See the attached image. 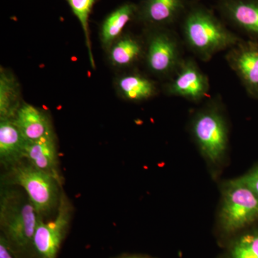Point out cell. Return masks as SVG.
<instances>
[{
    "instance_id": "cell-19",
    "label": "cell",
    "mask_w": 258,
    "mask_h": 258,
    "mask_svg": "<svg viewBox=\"0 0 258 258\" xmlns=\"http://www.w3.org/2000/svg\"><path fill=\"white\" fill-rule=\"evenodd\" d=\"M225 258H258V228L236 235L229 244Z\"/></svg>"
},
{
    "instance_id": "cell-13",
    "label": "cell",
    "mask_w": 258,
    "mask_h": 258,
    "mask_svg": "<svg viewBox=\"0 0 258 258\" xmlns=\"http://www.w3.org/2000/svg\"><path fill=\"white\" fill-rule=\"evenodd\" d=\"M27 142L14 118L0 119V161L5 169L24 160Z\"/></svg>"
},
{
    "instance_id": "cell-16",
    "label": "cell",
    "mask_w": 258,
    "mask_h": 258,
    "mask_svg": "<svg viewBox=\"0 0 258 258\" xmlns=\"http://www.w3.org/2000/svg\"><path fill=\"white\" fill-rule=\"evenodd\" d=\"M138 8L132 3H125L111 13L101 26V39L105 47H110L116 41L127 24L134 18Z\"/></svg>"
},
{
    "instance_id": "cell-24",
    "label": "cell",
    "mask_w": 258,
    "mask_h": 258,
    "mask_svg": "<svg viewBox=\"0 0 258 258\" xmlns=\"http://www.w3.org/2000/svg\"><path fill=\"white\" fill-rule=\"evenodd\" d=\"M195 1H198V0H195Z\"/></svg>"
},
{
    "instance_id": "cell-3",
    "label": "cell",
    "mask_w": 258,
    "mask_h": 258,
    "mask_svg": "<svg viewBox=\"0 0 258 258\" xmlns=\"http://www.w3.org/2000/svg\"><path fill=\"white\" fill-rule=\"evenodd\" d=\"M190 133L199 151L210 166L221 165L229 147V125L222 103L209 101L194 114Z\"/></svg>"
},
{
    "instance_id": "cell-12",
    "label": "cell",
    "mask_w": 258,
    "mask_h": 258,
    "mask_svg": "<svg viewBox=\"0 0 258 258\" xmlns=\"http://www.w3.org/2000/svg\"><path fill=\"white\" fill-rule=\"evenodd\" d=\"M187 10V0H145L140 18L152 26L165 28L176 23Z\"/></svg>"
},
{
    "instance_id": "cell-5",
    "label": "cell",
    "mask_w": 258,
    "mask_h": 258,
    "mask_svg": "<svg viewBox=\"0 0 258 258\" xmlns=\"http://www.w3.org/2000/svg\"><path fill=\"white\" fill-rule=\"evenodd\" d=\"M258 221V196L240 177L230 180L222 190L218 223L226 235H236Z\"/></svg>"
},
{
    "instance_id": "cell-21",
    "label": "cell",
    "mask_w": 258,
    "mask_h": 258,
    "mask_svg": "<svg viewBox=\"0 0 258 258\" xmlns=\"http://www.w3.org/2000/svg\"><path fill=\"white\" fill-rule=\"evenodd\" d=\"M240 178L258 196V166L251 169L249 172Z\"/></svg>"
},
{
    "instance_id": "cell-4",
    "label": "cell",
    "mask_w": 258,
    "mask_h": 258,
    "mask_svg": "<svg viewBox=\"0 0 258 258\" xmlns=\"http://www.w3.org/2000/svg\"><path fill=\"white\" fill-rule=\"evenodd\" d=\"M5 169L4 184L23 189L39 217L44 218L58 208L62 185L53 176L37 169L25 159Z\"/></svg>"
},
{
    "instance_id": "cell-10",
    "label": "cell",
    "mask_w": 258,
    "mask_h": 258,
    "mask_svg": "<svg viewBox=\"0 0 258 258\" xmlns=\"http://www.w3.org/2000/svg\"><path fill=\"white\" fill-rule=\"evenodd\" d=\"M24 159L37 169L53 176L62 185V178L53 132L37 140L27 142Z\"/></svg>"
},
{
    "instance_id": "cell-23",
    "label": "cell",
    "mask_w": 258,
    "mask_h": 258,
    "mask_svg": "<svg viewBox=\"0 0 258 258\" xmlns=\"http://www.w3.org/2000/svg\"><path fill=\"white\" fill-rule=\"evenodd\" d=\"M118 258H156L151 257V256L145 255V254H128V255H123Z\"/></svg>"
},
{
    "instance_id": "cell-20",
    "label": "cell",
    "mask_w": 258,
    "mask_h": 258,
    "mask_svg": "<svg viewBox=\"0 0 258 258\" xmlns=\"http://www.w3.org/2000/svg\"><path fill=\"white\" fill-rule=\"evenodd\" d=\"M71 9L74 12L76 18L79 19L80 23L82 26L86 38V45L88 47V53L91 64L94 68L95 62L93 60L92 50H91V38H90L89 20L90 14L92 10L93 5L96 0H67Z\"/></svg>"
},
{
    "instance_id": "cell-11",
    "label": "cell",
    "mask_w": 258,
    "mask_h": 258,
    "mask_svg": "<svg viewBox=\"0 0 258 258\" xmlns=\"http://www.w3.org/2000/svg\"><path fill=\"white\" fill-rule=\"evenodd\" d=\"M218 10L232 25L258 40V0H219Z\"/></svg>"
},
{
    "instance_id": "cell-7",
    "label": "cell",
    "mask_w": 258,
    "mask_h": 258,
    "mask_svg": "<svg viewBox=\"0 0 258 258\" xmlns=\"http://www.w3.org/2000/svg\"><path fill=\"white\" fill-rule=\"evenodd\" d=\"M145 51L148 69L160 77H172L184 60L175 34L164 28L151 33Z\"/></svg>"
},
{
    "instance_id": "cell-6",
    "label": "cell",
    "mask_w": 258,
    "mask_h": 258,
    "mask_svg": "<svg viewBox=\"0 0 258 258\" xmlns=\"http://www.w3.org/2000/svg\"><path fill=\"white\" fill-rule=\"evenodd\" d=\"M71 215L72 207L67 197L62 192L55 218L45 222L39 217L30 258H57L69 230Z\"/></svg>"
},
{
    "instance_id": "cell-14",
    "label": "cell",
    "mask_w": 258,
    "mask_h": 258,
    "mask_svg": "<svg viewBox=\"0 0 258 258\" xmlns=\"http://www.w3.org/2000/svg\"><path fill=\"white\" fill-rule=\"evenodd\" d=\"M14 119L28 142L37 140L53 132L46 114L28 103H24L20 106Z\"/></svg>"
},
{
    "instance_id": "cell-1",
    "label": "cell",
    "mask_w": 258,
    "mask_h": 258,
    "mask_svg": "<svg viewBox=\"0 0 258 258\" xmlns=\"http://www.w3.org/2000/svg\"><path fill=\"white\" fill-rule=\"evenodd\" d=\"M38 214L21 188H2L0 195L1 236L23 258H30Z\"/></svg>"
},
{
    "instance_id": "cell-15",
    "label": "cell",
    "mask_w": 258,
    "mask_h": 258,
    "mask_svg": "<svg viewBox=\"0 0 258 258\" xmlns=\"http://www.w3.org/2000/svg\"><path fill=\"white\" fill-rule=\"evenodd\" d=\"M120 96L132 102L146 101L157 93V86L152 80L139 74L121 76L117 81Z\"/></svg>"
},
{
    "instance_id": "cell-22",
    "label": "cell",
    "mask_w": 258,
    "mask_h": 258,
    "mask_svg": "<svg viewBox=\"0 0 258 258\" xmlns=\"http://www.w3.org/2000/svg\"><path fill=\"white\" fill-rule=\"evenodd\" d=\"M0 258H23L10 247L3 236H0Z\"/></svg>"
},
{
    "instance_id": "cell-18",
    "label": "cell",
    "mask_w": 258,
    "mask_h": 258,
    "mask_svg": "<svg viewBox=\"0 0 258 258\" xmlns=\"http://www.w3.org/2000/svg\"><path fill=\"white\" fill-rule=\"evenodd\" d=\"M19 86L12 75L2 70L0 75V119L13 118L20 105Z\"/></svg>"
},
{
    "instance_id": "cell-2",
    "label": "cell",
    "mask_w": 258,
    "mask_h": 258,
    "mask_svg": "<svg viewBox=\"0 0 258 258\" xmlns=\"http://www.w3.org/2000/svg\"><path fill=\"white\" fill-rule=\"evenodd\" d=\"M181 29L188 48L203 61L230 50L242 40L212 10L202 5H193L186 10Z\"/></svg>"
},
{
    "instance_id": "cell-8",
    "label": "cell",
    "mask_w": 258,
    "mask_h": 258,
    "mask_svg": "<svg viewBox=\"0 0 258 258\" xmlns=\"http://www.w3.org/2000/svg\"><path fill=\"white\" fill-rule=\"evenodd\" d=\"M210 84L206 76L193 59H184L165 86L169 96L180 97L198 103L208 96Z\"/></svg>"
},
{
    "instance_id": "cell-17",
    "label": "cell",
    "mask_w": 258,
    "mask_h": 258,
    "mask_svg": "<svg viewBox=\"0 0 258 258\" xmlns=\"http://www.w3.org/2000/svg\"><path fill=\"white\" fill-rule=\"evenodd\" d=\"M109 59L116 67H127L137 62L144 54L143 45L132 35L118 39L109 47Z\"/></svg>"
},
{
    "instance_id": "cell-9",
    "label": "cell",
    "mask_w": 258,
    "mask_h": 258,
    "mask_svg": "<svg viewBox=\"0 0 258 258\" xmlns=\"http://www.w3.org/2000/svg\"><path fill=\"white\" fill-rule=\"evenodd\" d=\"M225 59L248 96L258 100V40H241L227 50Z\"/></svg>"
}]
</instances>
